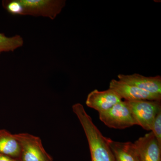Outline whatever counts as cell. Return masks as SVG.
Wrapping results in <instances>:
<instances>
[{"mask_svg":"<svg viewBox=\"0 0 161 161\" xmlns=\"http://www.w3.org/2000/svg\"><path fill=\"white\" fill-rule=\"evenodd\" d=\"M100 120L110 128L124 130L136 125L129 106L121 101L106 112L99 113Z\"/></svg>","mask_w":161,"mask_h":161,"instance_id":"5b68a950","label":"cell"},{"mask_svg":"<svg viewBox=\"0 0 161 161\" xmlns=\"http://www.w3.org/2000/svg\"><path fill=\"white\" fill-rule=\"evenodd\" d=\"M161 146V110L158 113L153 122L151 130Z\"/></svg>","mask_w":161,"mask_h":161,"instance_id":"5bb4252c","label":"cell"},{"mask_svg":"<svg viewBox=\"0 0 161 161\" xmlns=\"http://www.w3.org/2000/svg\"><path fill=\"white\" fill-rule=\"evenodd\" d=\"M109 88L114 91L122 99L124 98L125 101L161 100V95L152 94L119 80H111Z\"/></svg>","mask_w":161,"mask_h":161,"instance_id":"8992f818","label":"cell"},{"mask_svg":"<svg viewBox=\"0 0 161 161\" xmlns=\"http://www.w3.org/2000/svg\"><path fill=\"white\" fill-rule=\"evenodd\" d=\"M115 161H140L133 143L116 142L106 137Z\"/></svg>","mask_w":161,"mask_h":161,"instance_id":"30bf717a","label":"cell"},{"mask_svg":"<svg viewBox=\"0 0 161 161\" xmlns=\"http://www.w3.org/2000/svg\"><path fill=\"white\" fill-rule=\"evenodd\" d=\"M0 161H21L19 159L14 158L8 156L0 154Z\"/></svg>","mask_w":161,"mask_h":161,"instance_id":"9a60e30c","label":"cell"},{"mask_svg":"<svg viewBox=\"0 0 161 161\" xmlns=\"http://www.w3.org/2000/svg\"><path fill=\"white\" fill-rule=\"evenodd\" d=\"M22 15L56 19L66 5L65 0H19Z\"/></svg>","mask_w":161,"mask_h":161,"instance_id":"3957f363","label":"cell"},{"mask_svg":"<svg viewBox=\"0 0 161 161\" xmlns=\"http://www.w3.org/2000/svg\"><path fill=\"white\" fill-rule=\"evenodd\" d=\"M125 101L131 110L136 125L140 126L144 130L150 131L155 116L161 110V101Z\"/></svg>","mask_w":161,"mask_h":161,"instance_id":"277c9868","label":"cell"},{"mask_svg":"<svg viewBox=\"0 0 161 161\" xmlns=\"http://www.w3.org/2000/svg\"><path fill=\"white\" fill-rule=\"evenodd\" d=\"M21 147L14 134L6 130H0V154L19 159Z\"/></svg>","mask_w":161,"mask_h":161,"instance_id":"8fae6325","label":"cell"},{"mask_svg":"<svg viewBox=\"0 0 161 161\" xmlns=\"http://www.w3.org/2000/svg\"><path fill=\"white\" fill-rule=\"evenodd\" d=\"M133 143L140 161H161V146L151 131Z\"/></svg>","mask_w":161,"mask_h":161,"instance_id":"52a82bcc","label":"cell"},{"mask_svg":"<svg viewBox=\"0 0 161 161\" xmlns=\"http://www.w3.org/2000/svg\"><path fill=\"white\" fill-rule=\"evenodd\" d=\"M1 53H0V54H1Z\"/></svg>","mask_w":161,"mask_h":161,"instance_id":"2e32d148","label":"cell"},{"mask_svg":"<svg viewBox=\"0 0 161 161\" xmlns=\"http://www.w3.org/2000/svg\"><path fill=\"white\" fill-rule=\"evenodd\" d=\"M3 7L9 13L22 15V7L19 0H5L2 2Z\"/></svg>","mask_w":161,"mask_h":161,"instance_id":"4fadbf2b","label":"cell"},{"mask_svg":"<svg viewBox=\"0 0 161 161\" xmlns=\"http://www.w3.org/2000/svg\"><path fill=\"white\" fill-rule=\"evenodd\" d=\"M119 80L140 89L152 94L161 95V77H146L138 74L131 75L119 74L118 75Z\"/></svg>","mask_w":161,"mask_h":161,"instance_id":"9c48e42d","label":"cell"},{"mask_svg":"<svg viewBox=\"0 0 161 161\" xmlns=\"http://www.w3.org/2000/svg\"><path fill=\"white\" fill-rule=\"evenodd\" d=\"M86 136L91 153V161H115L106 137L96 127L83 106L77 103L72 106Z\"/></svg>","mask_w":161,"mask_h":161,"instance_id":"6da1fadb","label":"cell"},{"mask_svg":"<svg viewBox=\"0 0 161 161\" xmlns=\"http://www.w3.org/2000/svg\"><path fill=\"white\" fill-rule=\"evenodd\" d=\"M122 101L114 91L109 88L103 91L95 90L90 92L87 97V106L101 113L106 112Z\"/></svg>","mask_w":161,"mask_h":161,"instance_id":"ba28073f","label":"cell"},{"mask_svg":"<svg viewBox=\"0 0 161 161\" xmlns=\"http://www.w3.org/2000/svg\"><path fill=\"white\" fill-rule=\"evenodd\" d=\"M24 40L19 35L7 37L0 33V53L14 52L23 46Z\"/></svg>","mask_w":161,"mask_h":161,"instance_id":"7c38bea8","label":"cell"},{"mask_svg":"<svg viewBox=\"0 0 161 161\" xmlns=\"http://www.w3.org/2000/svg\"><path fill=\"white\" fill-rule=\"evenodd\" d=\"M14 136L21 147L20 161H53L52 156L45 150L39 136L26 132Z\"/></svg>","mask_w":161,"mask_h":161,"instance_id":"7a4b0ae2","label":"cell"}]
</instances>
